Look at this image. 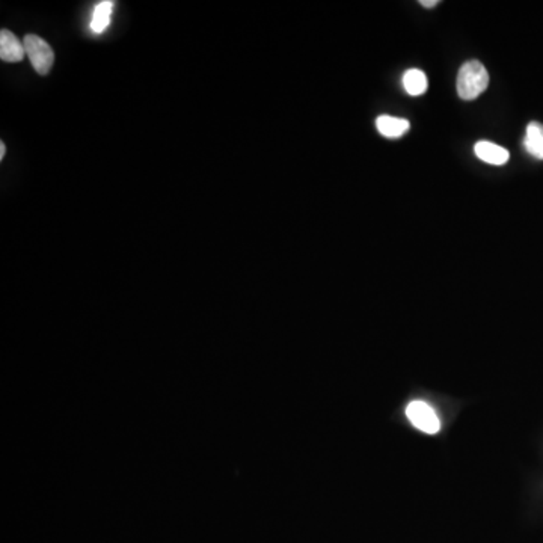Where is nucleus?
<instances>
[{
	"label": "nucleus",
	"mask_w": 543,
	"mask_h": 543,
	"mask_svg": "<svg viewBox=\"0 0 543 543\" xmlns=\"http://www.w3.org/2000/svg\"><path fill=\"white\" fill-rule=\"evenodd\" d=\"M489 85L488 70L480 61H468L457 74V94L462 100L471 101L483 94Z\"/></svg>",
	"instance_id": "nucleus-1"
},
{
	"label": "nucleus",
	"mask_w": 543,
	"mask_h": 543,
	"mask_svg": "<svg viewBox=\"0 0 543 543\" xmlns=\"http://www.w3.org/2000/svg\"><path fill=\"white\" fill-rule=\"evenodd\" d=\"M23 44H24L27 58L31 59L32 67L35 68V71L40 76H47L54 62V52L49 43L43 40L41 36L29 33L24 36Z\"/></svg>",
	"instance_id": "nucleus-2"
},
{
	"label": "nucleus",
	"mask_w": 543,
	"mask_h": 543,
	"mask_svg": "<svg viewBox=\"0 0 543 543\" xmlns=\"http://www.w3.org/2000/svg\"><path fill=\"white\" fill-rule=\"evenodd\" d=\"M406 415L412 425H415L416 429L424 432V433H438L439 429H441V423H439L438 415L433 411V407L429 406L425 402H421V400L407 405Z\"/></svg>",
	"instance_id": "nucleus-3"
},
{
	"label": "nucleus",
	"mask_w": 543,
	"mask_h": 543,
	"mask_svg": "<svg viewBox=\"0 0 543 543\" xmlns=\"http://www.w3.org/2000/svg\"><path fill=\"white\" fill-rule=\"evenodd\" d=\"M26 56L22 41L8 29L0 31V59L5 62H20Z\"/></svg>",
	"instance_id": "nucleus-4"
},
{
	"label": "nucleus",
	"mask_w": 543,
	"mask_h": 543,
	"mask_svg": "<svg viewBox=\"0 0 543 543\" xmlns=\"http://www.w3.org/2000/svg\"><path fill=\"white\" fill-rule=\"evenodd\" d=\"M376 127H377V131H379L380 135L385 136V138L397 139V138H402L403 135H406L411 124H409V121L405 119V118L380 115V117L376 119Z\"/></svg>",
	"instance_id": "nucleus-5"
},
{
	"label": "nucleus",
	"mask_w": 543,
	"mask_h": 543,
	"mask_svg": "<svg viewBox=\"0 0 543 543\" xmlns=\"http://www.w3.org/2000/svg\"><path fill=\"white\" fill-rule=\"evenodd\" d=\"M475 156L483 160V162L491 163V165H504L509 160V151L502 148L500 145L492 144L488 140H480L474 147Z\"/></svg>",
	"instance_id": "nucleus-6"
},
{
	"label": "nucleus",
	"mask_w": 543,
	"mask_h": 543,
	"mask_svg": "<svg viewBox=\"0 0 543 543\" xmlns=\"http://www.w3.org/2000/svg\"><path fill=\"white\" fill-rule=\"evenodd\" d=\"M524 147L533 157L543 160V126L529 122L525 133Z\"/></svg>",
	"instance_id": "nucleus-7"
},
{
	"label": "nucleus",
	"mask_w": 543,
	"mask_h": 543,
	"mask_svg": "<svg viewBox=\"0 0 543 543\" xmlns=\"http://www.w3.org/2000/svg\"><path fill=\"white\" fill-rule=\"evenodd\" d=\"M113 6L115 4L110 0H103L95 5L94 13H92V20H90V31L95 33H101V32L108 29L110 24V17H112Z\"/></svg>",
	"instance_id": "nucleus-8"
},
{
	"label": "nucleus",
	"mask_w": 543,
	"mask_h": 543,
	"mask_svg": "<svg viewBox=\"0 0 543 543\" xmlns=\"http://www.w3.org/2000/svg\"><path fill=\"white\" fill-rule=\"evenodd\" d=\"M403 86H405L407 94L412 95V97L423 95L427 90V77L418 68H412V70H407L405 72Z\"/></svg>",
	"instance_id": "nucleus-9"
},
{
	"label": "nucleus",
	"mask_w": 543,
	"mask_h": 543,
	"mask_svg": "<svg viewBox=\"0 0 543 543\" xmlns=\"http://www.w3.org/2000/svg\"><path fill=\"white\" fill-rule=\"evenodd\" d=\"M438 4V0H421L420 2V5H423L424 8H433V6H436Z\"/></svg>",
	"instance_id": "nucleus-10"
},
{
	"label": "nucleus",
	"mask_w": 543,
	"mask_h": 543,
	"mask_svg": "<svg viewBox=\"0 0 543 543\" xmlns=\"http://www.w3.org/2000/svg\"><path fill=\"white\" fill-rule=\"evenodd\" d=\"M5 154H6V145L4 142H0V160H4Z\"/></svg>",
	"instance_id": "nucleus-11"
}]
</instances>
